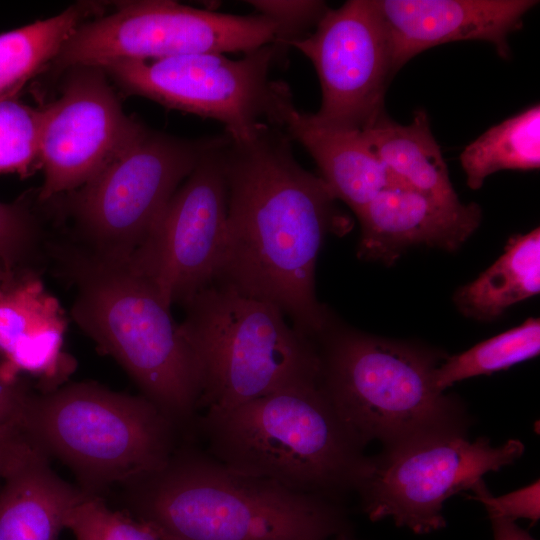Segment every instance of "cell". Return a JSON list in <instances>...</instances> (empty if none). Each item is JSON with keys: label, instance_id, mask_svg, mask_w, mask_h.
<instances>
[{"label": "cell", "instance_id": "obj_1", "mask_svg": "<svg viewBox=\"0 0 540 540\" xmlns=\"http://www.w3.org/2000/svg\"><path fill=\"white\" fill-rule=\"evenodd\" d=\"M225 135L227 235L214 283L277 306L315 340L331 313L316 297L317 258L327 234L343 233L347 221L282 129L261 122L246 138Z\"/></svg>", "mask_w": 540, "mask_h": 540}, {"label": "cell", "instance_id": "obj_2", "mask_svg": "<svg viewBox=\"0 0 540 540\" xmlns=\"http://www.w3.org/2000/svg\"><path fill=\"white\" fill-rule=\"evenodd\" d=\"M124 487L139 521L180 540H333L351 530L339 501L240 472L193 446Z\"/></svg>", "mask_w": 540, "mask_h": 540}, {"label": "cell", "instance_id": "obj_3", "mask_svg": "<svg viewBox=\"0 0 540 540\" xmlns=\"http://www.w3.org/2000/svg\"><path fill=\"white\" fill-rule=\"evenodd\" d=\"M76 287L72 317L131 376L179 432L195 431L200 374L196 357L156 290L127 259L87 248L58 249Z\"/></svg>", "mask_w": 540, "mask_h": 540}, {"label": "cell", "instance_id": "obj_4", "mask_svg": "<svg viewBox=\"0 0 540 540\" xmlns=\"http://www.w3.org/2000/svg\"><path fill=\"white\" fill-rule=\"evenodd\" d=\"M195 431L225 465L334 501L353 490L364 457L320 381L204 411Z\"/></svg>", "mask_w": 540, "mask_h": 540}, {"label": "cell", "instance_id": "obj_5", "mask_svg": "<svg viewBox=\"0 0 540 540\" xmlns=\"http://www.w3.org/2000/svg\"><path fill=\"white\" fill-rule=\"evenodd\" d=\"M315 343L320 385L362 448L457 429L455 401L434 383L440 362L432 352L360 332L332 313Z\"/></svg>", "mask_w": 540, "mask_h": 540}, {"label": "cell", "instance_id": "obj_6", "mask_svg": "<svg viewBox=\"0 0 540 540\" xmlns=\"http://www.w3.org/2000/svg\"><path fill=\"white\" fill-rule=\"evenodd\" d=\"M183 306L179 326L199 368V410L227 409L320 381L315 341L277 306L216 283Z\"/></svg>", "mask_w": 540, "mask_h": 540}, {"label": "cell", "instance_id": "obj_7", "mask_svg": "<svg viewBox=\"0 0 540 540\" xmlns=\"http://www.w3.org/2000/svg\"><path fill=\"white\" fill-rule=\"evenodd\" d=\"M19 420L24 433L92 495L158 470L177 448L179 430L153 402L92 382L29 393Z\"/></svg>", "mask_w": 540, "mask_h": 540}, {"label": "cell", "instance_id": "obj_8", "mask_svg": "<svg viewBox=\"0 0 540 540\" xmlns=\"http://www.w3.org/2000/svg\"><path fill=\"white\" fill-rule=\"evenodd\" d=\"M523 452L517 439L493 446L487 438L470 441L458 429L432 432L363 457L353 490L371 521L391 518L415 534H429L446 526L442 510L449 497L471 490Z\"/></svg>", "mask_w": 540, "mask_h": 540}, {"label": "cell", "instance_id": "obj_9", "mask_svg": "<svg viewBox=\"0 0 540 540\" xmlns=\"http://www.w3.org/2000/svg\"><path fill=\"white\" fill-rule=\"evenodd\" d=\"M221 135L185 139L146 129L72 195L79 231L97 254L128 259Z\"/></svg>", "mask_w": 540, "mask_h": 540}, {"label": "cell", "instance_id": "obj_10", "mask_svg": "<svg viewBox=\"0 0 540 540\" xmlns=\"http://www.w3.org/2000/svg\"><path fill=\"white\" fill-rule=\"evenodd\" d=\"M108 15L81 23L62 45L54 68L100 65L121 59L248 53L276 42L267 17L197 9L171 0L115 3Z\"/></svg>", "mask_w": 540, "mask_h": 540}, {"label": "cell", "instance_id": "obj_11", "mask_svg": "<svg viewBox=\"0 0 540 540\" xmlns=\"http://www.w3.org/2000/svg\"><path fill=\"white\" fill-rule=\"evenodd\" d=\"M285 50L271 43L239 59L201 53L156 60H113L98 66L126 93L217 120L228 136L242 139L261 122L272 121L288 85L271 80L270 71Z\"/></svg>", "mask_w": 540, "mask_h": 540}, {"label": "cell", "instance_id": "obj_12", "mask_svg": "<svg viewBox=\"0 0 540 540\" xmlns=\"http://www.w3.org/2000/svg\"><path fill=\"white\" fill-rule=\"evenodd\" d=\"M225 133L176 189L153 228L127 259L171 307L212 285L227 235Z\"/></svg>", "mask_w": 540, "mask_h": 540}, {"label": "cell", "instance_id": "obj_13", "mask_svg": "<svg viewBox=\"0 0 540 540\" xmlns=\"http://www.w3.org/2000/svg\"><path fill=\"white\" fill-rule=\"evenodd\" d=\"M291 46L313 64L321 86L319 123L364 131L385 113L395 76L389 32L377 0L328 8L316 27Z\"/></svg>", "mask_w": 540, "mask_h": 540}, {"label": "cell", "instance_id": "obj_14", "mask_svg": "<svg viewBox=\"0 0 540 540\" xmlns=\"http://www.w3.org/2000/svg\"><path fill=\"white\" fill-rule=\"evenodd\" d=\"M68 70L60 97L40 108L41 201L86 184L147 129L125 114L100 66Z\"/></svg>", "mask_w": 540, "mask_h": 540}, {"label": "cell", "instance_id": "obj_15", "mask_svg": "<svg viewBox=\"0 0 540 540\" xmlns=\"http://www.w3.org/2000/svg\"><path fill=\"white\" fill-rule=\"evenodd\" d=\"M535 0H377L387 26L396 74L421 52L445 43L481 40L510 57L508 36Z\"/></svg>", "mask_w": 540, "mask_h": 540}, {"label": "cell", "instance_id": "obj_16", "mask_svg": "<svg viewBox=\"0 0 540 540\" xmlns=\"http://www.w3.org/2000/svg\"><path fill=\"white\" fill-rule=\"evenodd\" d=\"M356 217L361 226L358 257L392 264L416 246L458 250L479 227L482 211L474 202L397 186L382 190Z\"/></svg>", "mask_w": 540, "mask_h": 540}, {"label": "cell", "instance_id": "obj_17", "mask_svg": "<svg viewBox=\"0 0 540 540\" xmlns=\"http://www.w3.org/2000/svg\"><path fill=\"white\" fill-rule=\"evenodd\" d=\"M270 125L282 129L309 152L335 199L355 215L382 190L403 186L378 160L363 131L319 123L294 105L289 88L281 96Z\"/></svg>", "mask_w": 540, "mask_h": 540}, {"label": "cell", "instance_id": "obj_18", "mask_svg": "<svg viewBox=\"0 0 540 540\" xmlns=\"http://www.w3.org/2000/svg\"><path fill=\"white\" fill-rule=\"evenodd\" d=\"M0 492V540H57L69 510L87 493L60 478L22 431Z\"/></svg>", "mask_w": 540, "mask_h": 540}, {"label": "cell", "instance_id": "obj_19", "mask_svg": "<svg viewBox=\"0 0 540 540\" xmlns=\"http://www.w3.org/2000/svg\"><path fill=\"white\" fill-rule=\"evenodd\" d=\"M65 328L59 302L32 273L0 270V353L31 371L57 359Z\"/></svg>", "mask_w": 540, "mask_h": 540}, {"label": "cell", "instance_id": "obj_20", "mask_svg": "<svg viewBox=\"0 0 540 540\" xmlns=\"http://www.w3.org/2000/svg\"><path fill=\"white\" fill-rule=\"evenodd\" d=\"M363 133L378 160L400 184L440 199L460 200L425 110H417L407 125L384 113Z\"/></svg>", "mask_w": 540, "mask_h": 540}, {"label": "cell", "instance_id": "obj_21", "mask_svg": "<svg viewBox=\"0 0 540 540\" xmlns=\"http://www.w3.org/2000/svg\"><path fill=\"white\" fill-rule=\"evenodd\" d=\"M540 292V229L511 237L504 252L473 281L457 288L456 308L478 321H492Z\"/></svg>", "mask_w": 540, "mask_h": 540}, {"label": "cell", "instance_id": "obj_22", "mask_svg": "<svg viewBox=\"0 0 540 540\" xmlns=\"http://www.w3.org/2000/svg\"><path fill=\"white\" fill-rule=\"evenodd\" d=\"M95 4L72 5L56 16L0 34V101L15 98L48 66Z\"/></svg>", "mask_w": 540, "mask_h": 540}, {"label": "cell", "instance_id": "obj_23", "mask_svg": "<svg viewBox=\"0 0 540 540\" xmlns=\"http://www.w3.org/2000/svg\"><path fill=\"white\" fill-rule=\"evenodd\" d=\"M466 183L480 189L501 170H533L540 166V107L534 105L492 126L460 155Z\"/></svg>", "mask_w": 540, "mask_h": 540}, {"label": "cell", "instance_id": "obj_24", "mask_svg": "<svg viewBox=\"0 0 540 540\" xmlns=\"http://www.w3.org/2000/svg\"><path fill=\"white\" fill-rule=\"evenodd\" d=\"M540 352V319L528 318L518 326L446 358L434 373L436 388L444 392L455 383L490 375L532 359Z\"/></svg>", "mask_w": 540, "mask_h": 540}, {"label": "cell", "instance_id": "obj_25", "mask_svg": "<svg viewBox=\"0 0 540 540\" xmlns=\"http://www.w3.org/2000/svg\"><path fill=\"white\" fill-rule=\"evenodd\" d=\"M40 109L15 98L0 101V173L30 175L40 167Z\"/></svg>", "mask_w": 540, "mask_h": 540}, {"label": "cell", "instance_id": "obj_26", "mask_svg": "<svg viewBox=\"0 0 540 540\" xmlns=\"http://www.w3.org/2000/svg\"><path fill=\"white\" fill-rule=\"evenodd\" d=\"M65 528L76 540H161L148 524L110 509L88 493L67 513Z\"/></svg>", "mask_w": 540, "mask_h": 540}, {"label": "cell", "instance_id": "obj_27", "mask_svg": "<svg viewBox=\"0 0 540 540\" xmlns=\"http://www.w3.org/2000/svg\"><path fill=\"white\" fill-rule=\"evenodd\" d=\"M39 227L20 203L0 202V270L12 271L35 252Z\"/></svg>", "mask_w": 540, "mask_h": 540}, {"label": "cell", "instance_id": "obj_28", "mask_svg": "<svg viewBox=\"0 0 540 540\" xmlns=\"http://www.w3.org/2000/svg\"><path fill=\"white\" fill-rule=\"evenodd\" d=\"M247 3L276 25L275 43L285 48L309 34L329 8L324 1L317 0H252Z\"/></svg>", "mask_w": 540, "mask_h": 540}, {"label": "cell", "instance_id": "obj_29", "mask_svg": "<svg viewBox=\"0 0 540 540\" xmlns=\"http://www.w3.org/2000/svg\"><path fill=\"white\" fill-rule=\"evenodd\" d=\"M471 490L474 492L473 499L485 506L489 518L501 517L513 521L523 518L533 522L540 518L539 480L498 497L489 492L483 480L478 481Z\"/></svg>", "mask_w": 540, "mask_h": 540}, {"label": "cell", "instance_id": "obj_30", "mask_svg": "<svg viewBox=\"0 0 540 540\" xmlns=\"http://www.w3.org/2000/svg\"><path fill=\"white\" fill-rule=\"evenodd\" d=\"M28 395L21 383L0 371V422L18 416Z\"/></svg>", "mask_w": 540, "mask_h": 540}, {"label": "cell", "instance_id": "obj_31", "mask_svg": "<svg viewBox=\"0 0 540 540\" xmlns=\"http://www.w3.org/2000/svg\"><path fill=\"white\" fill-rule=\"evenodd\" d=\"M22 434L19 415L0 422V477H3L15 445Z\"/></svg>", "mask_w": 540, "mask_h": 540}, {"label": "cell", "instance_id": "obj_32", "mask_svg": "<svg viewBox=\"0 0 540 540\" xmlns=\"http://www.w3.org/2000/svg\"><path fill=\"white\" fill-rule=\"evenodd\" d=\"M490 520L494 540H535L513 520L501 517L490 518Z\"/></svg>", "mask_w": 540, "mask_h": 540}, {"label": "cell", "instance_id": "obj_33", "mask_svg": "<svg viewBox=\"0 0 540 540\" xmlns=\"http://www.w3.org/2000/svg\"><path fill=\"white\" fill-rule=\"evenodd\" d=\"M151 527V526H150ZM154 531L157 533V535L160 537L161 540H180L170 534H167L157 528H154ZM333 540H358L351 532V530L345 531L337 535Z\"/></svg>", "mask_w": 540, "mask_h": 540}, {"label": "cell", "instance_id": "obj_34", "mask_svg": "<svg viewBox=\"0 0 540 540\" xmlns=\"http://www.w3.org/2000/svg\"><path fill=\"white\" fill-rule=\"evenodd\" d=\"M2 365H3V356L0 353V371H2Z\"/></svg>", "mask_w": 540, "mask_h": 540}]
</instances>
